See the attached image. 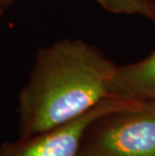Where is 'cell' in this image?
<instances>
[{
  "mask_svg": "<svg viewBox=\"0 0 155 156\" xmlns=\"http://www.w3.org/2000/svg\"><path fill=\"white\" fill-rule=\"evenodd\" d=\"M116 71L113 62L82 41L62 39L41 49L19 93L20 137L58 127L111 97Z\"/></svg>",
  "mask_w": 155,
  "mask_h": 156,
  "instance_id": "1",
  "label": "cell"
},
{
  "mask_svg": "<svg viewBox=\"0 0 155 156\" xmlns=\"http://www.w3.org/2000/svg\"><path fill=\"white\" fill-rule=\"evenodd\" d=\"M110 95L130 101H155V51L139 62L117 68Z\"/></svg>",
  "mask_w": 155,
  "mask_h": 156,
  "instance_id": "4",
  "label": "cell"
},
{
  "mask_svg": "<svg viewBox=\"0 0 155 156\" xmlns=\"http://www.w3.org/2000/svg\"><path fill=\"white\" fill-rule=\"evenodd\" d=\"M140 101L109 97L83 115L42 133L0 145V156H77L89 127L104 116L126 110Z\"/></svg>",
  "mask_w": 155,
  "mask_h": 156,
  "instance_id": "3",
  "label": "cell"
},
{
  "mask_svg": "<svg viewBox=\"0 0 155 156\" xmlns=\"http://www.w3.org/2000/svg\"><path fill=\"white\" fill-rule=\"evenodd\" d=\"M105 8L112 12L126 14H141L152 17L153 12L145 0H98Z\"/></svg>",
  "mask_w": 155,
  "mask_h": 156,
  "instance_id": "5",
  "label": "cell"
},
{
  "mask_svg": "<svg viewBox=\"0 0 155 156\" xmlns=\"http://www.w3.org/2000/svg\"><path fill=\"white\" fill-rule=\"evenodd\" d=\"M77 156H155V101H142L93 123Z\"/></svg>",
  "mask_w": 155,
  "mask_h": 156,
  "instance_id": "2",
  "label": "cell"
}]
</instances>
